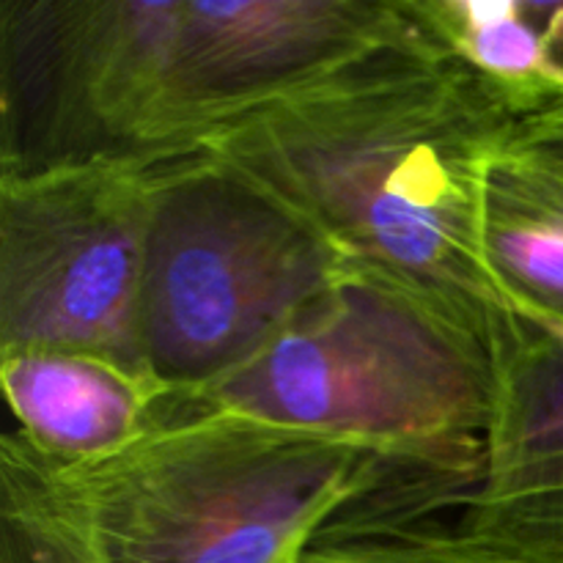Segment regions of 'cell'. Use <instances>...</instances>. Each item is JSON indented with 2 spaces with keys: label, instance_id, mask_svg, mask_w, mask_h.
Returning <instances> with one entry per match:
<instances>
[{
  "label": "cell",
  "instance_id": "6da1fadb",
  "mask_svg": "<svg viewBox=\"0 0 563 563\" xmlns=\"http://www.w3.org/2000/svg\"><path fill=\"white\" fill-rule=\"evenodd\" d=\"M515 121L498 88L416 25L207 148L300 212L352 267L493 328L517 306L484 256V190Z\"/></svg>",
  "mask_w": 563,
  "mask_h": 563
},
{
  "label": "cell",
  "instance_id": "7a4b0ae2",
  "mask_svg": "<svg viewBox=\"0 0 563 563\" xmlns=\"http://www.w3.org/2000/svg\"><path fill=\"white\" fill-rule=\"evenodd\" d=\"M170 396L119 454L69 467L104 563H295L440 462Z\"/></svg>",
  "mask_w": 563,
  "mask_h": 563
},
{
  "label": "cell",
  "instance_id": "3957f363",
  "mask_svg": "<svg viewBox=\"0 0 563 563\" xmlns=\"http://www.w3.org/2000/svg\"><path fill=\"white\" fill-rule=\"evenodd\" d=\"M489 330L350 267L258 355L187 399L390 454H482Z\"/></svg>",
  "mask_w": 563,
  "mask_h": 563
},
{
  "label": "cell",
  "instance_id": "277c9868",
  "mask_svg": "<svg viewBox=\"0 0 563 563\" xmlns=\"http://www.w3.org/2000/svg\"><path fill=\"white\" fill-rule=\"evenodd\" d=\"M352 264L273 190L209 148L159 165L137 363L196 396L284 333Z\"/></svg>",
  "mask_w": 563,
  "mask_h": 563
},
{
  "label": "cell",
  "instance_id": "5b68a950",
  "mask_svg": "<svg viewBox=\"0 0 563 563\" xmlns=\"http://www.w3.org/2000/svg\"><path fill=\"white\" fill-rule=\"evenodd\" d=\"M163 159L93 157L0 176V355L77 350L141 368L137 319Z\"/></svg>",
  "mask_w": 563,
  "mask_h": 563
},
{
  "label": "cell",
  "instance_id": "8992f818",
  "mask_svg": "<svg viewBox=\"0 0 563 563\" xmlns=\"http://www.w3.org/2000/svg\"><path fill=\"white\" fill-rule=\"evenodd\" d=\"M412 33L407 0H154V146L207 148Z\"/></svg>",
  "mask_w": 563,
  "mask_h": 563
},
{
  "label": "cell",
  "instance_id": "52a82bcc",
  "mask_svg": "<svg viewBox=\"0 0 563 563\" xmlns=\"http://www.w3.org/2000/svg\"><path fill=\"white\" fill-rule=\"evenodd\" d=\"M489 344L482 476L456 528L509 563H563V324L509 308Z\"/></svg>",
  "mask_w": 563,
  "mask_h": 563
},
{
  "label": "cell",
  "instance_id": "ba28073f",
  "mask_svg": "<svg viewBox=\"0 0 563 563\" xmlns=\"http://www.w3.org/2000/svg\"><path fill=\"white\" fill-rule=\"evenodd\" d=\"M0 383L16 432L69 467L124 451L157 423L174 396L141 368L77 350L0 355Z\"/></svg>",
  "mask_w": 563,
  "mask_h": 563
},
{
  "label": "cell",
  "instance_id": "9c48e42d",
  "mask_svg": "<svg viewBox=\"0 0 563 563\" xmlns=\"http://www.w3.org/2000/svg\"><path fill=\"white\" fill-rule=\"evenodd\" d=\"M482 242L511 306L563 324V179L517 148L493 163Z\"/></svg>",
  "mask_w": 563,
  "mask_h": 563
},
{
  "label": "cell",
  "instance_id": "30bf717a",
  "mask_svg": "<svg viewBox=\"0 0 563 563\" xmlns=\"http://www.w3.org/2000/svg\"><path fill=\"white\" fill-rule=\"evenodd\" d=\"M416 25L509 99L515 115L563 91L533 0H407Z\"/></svg>",
  "mask_w": 563,
  "mask_h": 563
},
{
  "label": "cell",
  "instance_id": "8fae6325",
  "mask_svg": "<svg viewBox=\"0 0 563 563\" xmlns=\"http://www.w3.org/2000/svg\"><path fill=\"white\" fill-rule=\"evenodd\" d=\"M0 563H104L71 473L20 432L0 443Z\"/></svg>",
  "mask_w": 563,
  "mask_h": 563
},
{
  "label": "cell",
  "instance_id": "7c38bea8",
  "mask_svg": "<svg viewBox=\"0 0 563 563\" xmlns=\"http://www.w3.org/2000/svg\"><path fill=\"white\" fill-rule=\"evenodd\" d=\"M295 563H509L440 520L363 526L313 539Z\"/></svg>",
  "mask_w": 563,
  "mask_h": 563
},
{
  "label": "cell",
  "instance_id": "4fadbf2b",
  "mask_svg": "<svg viewBox=\"0 0 563 563\" xmlns=\"http://www.w3.org/2000/svg\"><path fill=\"white\" fill-rule=\"evenodd\" d=\"M509 146L548 165L563 179V91L517 115Z\"/></svg>",
  "mask_w": 563,
  "mask_h": 563
},
{
  "label": "cell",
  "instance_id": "5bb4252c",
  "mask_svg": "<svg viewBox=\"0 0 563 563\" xmlns=\"http://www.w3.org/2000/svg\"><path fill=\"white\" fill-rule=\"evenodd\" d=\"M533 11H537V20L542 25L550 58L563 77V0H533Z\"/></svg>",
  "mask_w": 563,
  "mask_h": 563
}]
</instances>
